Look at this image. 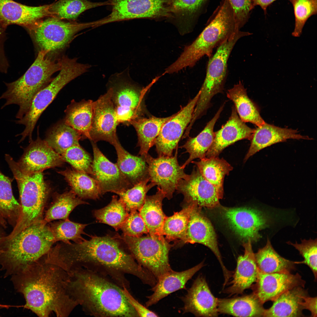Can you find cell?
<instances>
[{
    "label": "cell",
    "instance_id": "11a10c76",
    "mask_svg": "<svg viewBox=\"0 0 317 317\" xmlns=\"http://www.w3.org/2000/svg\"><path fill=\"white\" fill-rule=\"evenodd\" d=\"M122 291L128 301L137 313L139 317H158L155 313L149 310L136 300L125 287L122 288Z\"/></svg>",
    "mask_w": 317,
    "mask_h": 317
},
{
    "label": "cell",
    "instance_id": "ffe728a7",
    "mask_svg": "<svg viewBox=\"0 0 317 317\" xmlns=\"http://www.w3.org/2000/svg\"><path fill=\"white\" fill-rule=\"evenodd\" d=\"M91 141L93 152L91 176L97 182L102 195L109 192L117 194L132 187L116 163L104 156L96 143Z\"/></svg>",
    "mask_w": 317,
    "mask_h": 317
},
{
    "label": "cell",
    "instance_id": "d590c367",
    "mask_svg": "<svg viewBox=\"0 0 317 317\" xmlns=\"http://www.w3.org/2000/svg\"><path fill=\"white\" fill-rule=\"evenodd\" d=\"M224 105L220 107L213 118L207 124L203 129L196 137H190L180 147L186 149L189 154L188 158L181 166L184 169L194 159H201L205 156L206 152L212 144L215 137V124L223 110Z\"/></svg>",
    "mask_w": 317,
    "mask_h": 317
},
{
    "label": "cell",
    "instance_id": "2e32d148",
    "mask_svg": "<svg viewBox=\"0 0 317 317\" xmlns=\"http://www.w3.org/2000/svg\"><path fill=\"white\" fill-rule=\"evenodd\" d=\"M111 91L107 92L94 101L93 115L90 132V141L108 142L114 146L119 141L117 127L119 124L111 99Z\"/></svg>",
    "mask_w": 317,
    "mask_h": 317
},
{
    "label": "cell",
    "instance_id": "7dc6e473",
    "mask_svg": "<svg viewBox=\"0 0 317 317\" xmlns=\"http://www.w3.org/2000/svg\"><path fill=\"white\" fill-rule=\"evenodd\" d=\"M150 181L149 177L134 185L132 187L116 194L123 203L129 213L134 210L139 211L144 204L146 194L152 188L156 186L153 182L147 184Z\"/></svg>",
    "mask_w": 317,
    "mask_h": 317
},
{
    "label": "cell",
    "instance_id": "1f68e13d",
    "mask_svg": "<svg viewBox=\"0 0 317 317\" xmlns=\"http://www.w3.org/2000/svg\"><path fill=\"white\" fill-rule=\"evenodd\" d=\"M263 304L253 293L241 297L218 299L219 313L239 317H263Z\"/></svg>",
    "mask_w": 317,
    "mask_h": 317
},
{
    "label": "cell",
    "instance_id": "816d5d0a",
    "mask_svg": "<svg viewBox=\"0 0 317 317\" xmlns=\"http://www.w3.org/2000/svg\"><path fill=\"white\" fill-rule=\"evenodd\" d=\"M287 243L294 246L299 252L303 258L304 260L301 262H295V264L302 263L308 265L311 269L314 275L315 279L317 278V239H310L301 240L298 244L297 242L293 243L288 242Z\"/></svg>",
    "mask_w": 317,
    "mask_h": 317
},
{
    "label": "cell",
    "instance_id": "30bf717a",
    "mask_svg": "<svg viewBox=\"0 0 317 317\" xmlns=\"http://www.w3.org/2000/svg\"><path fill=\"white\" fill-rule=\"evenodd\" d=\"M122 239L137 262L151 272L157 281L172 270L168 257L172 245L163 235L149 234L132 237L124 235Z\"/></svg>",
    "mask_w": 317,
    "mask_h": 317
},
{
    "label": "cell",
    "instance_id": "680465c9",
    "mask_svg": "<svg viewBox=\"0 0 317 317\" xmlns=\"http://www.w3.org/2000/svg\"><path fill=\"white\" fill-rule=\"evenodd\" d=\"M6 236L1 229L0 228V245L4 240Z\"/></svg>",
    "mask_w": 317,
    "mask_h": 317
},
{
    "label": "cell",
    "instance_id": "83f0119b",
    "mask_svg": "<svg viewBox=\"0 0 317 317\" xmlns=\"http://www.w3.org/2000/svg\"><path fill=\"white\" fill-rule=\"evenodd\" d=\"M204 266V261L187 270L176 272L173 269L166 273L157 280L151 289L153 291L146 296L145 303L148 308L157 303L170 294L181 289H185L186 284L194 275Z\"/></svg>",
    "mask_w": 317,
    "mask_h": 317
},
{
    "label": "cell",
    "instance_id": "9f6ffc18",
    "mask_svg": "<svg viewBox=\"0 0 317 317\" xmlns=\"http://www.w3.org/2000/svg\"><path fill=\"white\" fill-rule=\"evenodd\" d=\"M317 297H311L308 295L305 296L302 305L303 309L309 310L311 313V317L317 316Z\"/></svg>",
    "mask_w": 317,
    "mask_h": 317
},
{
    "label": "cell",
    "instance_id": "91938a15",
    "mask_svg": "<svg viewBox=\"0 0 317 317\" xmlns=\"http://www.w3.org/2000/svg\"><path fill=\"white\" fill-rule=\"evenodd\" d=\"M6 305H1V304H0V308H6Z\"/></svg>",
    "mask_w": 317,
    "mask_h": 317
},
{
    "label": "cell",
    "instance_id": "8992f818",
    "mask_svg": "<svg viewBox=\"0 0 317 317\" xmlns=\"http://www.w3.org/2000/svg\"><path fill=\"white\" fill-rule=\"evenodd\" d=\"M48 53L41 50L23 75L12 82H5L6 89L0 96V100L5 99L6 102L1 109L11 104L18 105L17 119H21L26 113L35 96L47 85L52 75L61 68V58L53 59L47 56Z\"/></svg>",
    "mask_w": 317,
    "mask_h": 317
},
{
    "label": "cell",
    "instance_id": "f5cc1de1",
    "mask_svg": "<svg viewBox=\"0 0 317 317\" xmlns=\"http://www.w3.org/2000/svg\"><path fill=\"white\" fill-rule=\"evenodd\" d=\"M129 213L121 227L124 235L139 237L144 234L148 233V229L137 211Z\"/></svg>",
    "mask_w": 317,
    "mask_h": 317
},
{
    "label": "cell",
    "instance_id": "74e56055",
    "mask_svg": "<svg viewBox=\"0 0 317 317\" xmlns=\"http://www.w3.org/2000/svg\"><path fill=\"white\" fill-rule=\"evenodd\" d=\"M254 257L258 269L263 273H291L295 269V262L279 254L268 237L266 245L254 254Z\"/></svg>",
    "mask_w": 317,
    "mask_h": 317
},
{
    "label": "cell",
    "instance_id": "60d3db41",
    "mask_svg": "<svg viewBox=\"0 0 317 317\" xmlns=\"http://www.w3.org/2000/svg\"><path fill=\"white\" fill-rule=\"evenodd\" d=\"M86 204L88 203L71 190L61 194L56 193L42 220L47 224L55 220L69 219V215L75 207Z\"/></svg>",
    "mask_w": 317,
    "mask_h": 317
},
{
    "label": "cell",
    "instance_id": "f907efd6",
    "mask_svg": "<svg viewBox=\"0 0 317 317\" xmlns=\"http://www.w3.org/2000/svg\"><path fill=\"white\" fill-rule=\"evenodd\" d=\"M209 0H173L170 12L185 20L191 19L200 12Z\"/></svg>",
    "mask_w": 317,
    "mask_h": 317
},
{
    "label": "cell",
    "instance_id": "d6986e66",
    "mask_svg": "<svg viewBox=\"0 0 317 317\" xmlns=\"http://www.w3.org/2000/svg\"><path fill=\"white\" fill-rule=\"evenodd\" d=\"M38 129L36 139L30 142L28 146L24 149L21 157L16 162L19 169L24 174L59 167L64 162L60 155L50 146L44 140L40 138Z\"/></svg>",
    "mask_w": 317,
    "mask_h": 317
},
{
    "label": "cell",
    "instance_id": "8fae6325",
    "mask_svg": "<svg viewBox=\"0 0 317 317\" xmlns=\"http://www.w3.org/2000/svg\"><path fill=\"white\" fill-rule=\"evenodd\" d=\"M107 87L111 91V100L119 123L129 125L132 121L142 117L143 90L132 80L129 68L111 75Z\"/></svg>",
    "mask_w": 317,
    "mask_h": 317
},
{
    "label": "cell",
    "instance_id": "3957f363",
    "mask_svg": "<svg viewBox=\"0 0 317 317\" xmlns=\"http://www.w3.org/2000/svg\"><path fill=\"white\" fill-rule=\"evenodd\" d=\"M72 294L89 315L100 317H137L122 288L109 278L80 268L70 272Z\"/></svg>",
    "mask_w": 317,
    "mask_h": 317
},
{
    "label": "cell",
    "instance_id": "4fadbf2b",
    "mask_svg": "<svg viewBox=\"0 0 317 317\" xmlns=\"http://www.w3.org/2000/svg\"><path fill=\"white\" fill-rule=\"evenodd\" d=\"M112 6L110 14L94 21L95 28L108 23L141 18L168 16V0H107Z\"/></svg>",
    "mask_w": 317,
    "mask_h": 317
},
{
    "label": "cell",
    "instance_id": "d4e9b609",
    "mask_svg": "<svg viewBox=\"0 0 317 317\" xmlns=\"http://www.w3.org/2000/svg\"><path fill=\"white\" fill-rule=\"evenodd\" d=\"M49 6H32L13 0H0V20L6 28L16 24L27 28L45 17H51Z\"/></svg>",
    "mask_w": 317,
    "mask_h": 317
},
{
    "label": "cell",
    "instance_id": "ba28073f",
    "mask_svg": "<svg viewBox=\"0 0 317 317\" xmlns=\"http://www.w3.org/2000/svg\"><path fill=\"white\" fill-rule=\"evenodd\" d=\"M61 68L57 75L48 85L35 96L26 113L21 119L15 121L18 124L25 127L23 131L16 136H21L19 142L28 137L29 142L39 118L43 112L52 102L60 90L68 83L87 71L88 64L78 63L75 58H70L63 56L62 58Z\"/></svg>",
    "mask_w": 317,
    "mask_h": 317
},
{
    "label": "cell",
    "instance_id": "9c48e42d",
    "mask_svg": "<svg viewBox=\"0 0 317 317\" xmlns=\"http://www.w3.org/2000/svg\"><path fill=\"white\" fill-rule=\"evenodd\" d=\"M250 35L249 32L239 31L220 44L214 55L210 58L206 77L194 109L195 115L201 116L209 107L213 97L222 92L227 77V61L231 51L238 40Z\"/></svg>",
    "mask_w": 317,
    "mask_h": 317
},
{
    "label": "cell",
    "instance_id": "8d00e7d4",
    "mask_svg": "<svg viewBox=\"0 0 317 317\" xmlns=\"http://www.w3.org/2000/svg\"><path fill=\"white\" fill-rule=\"evenodd\" d=\"M199 161H192L206 180L216 188L221 199L224 193L223 184L225 177L229 175L233 167L223 158L218 156L205 157Z\"/></svg>",
    "mask_w": 317,
    "mask_h": 317
},
{
    "label": "cell",
    "instance_id": "f1b7e54d",
    "mask_svg": "<svg viewBox=\"0 0 317 317\" xmlns=\"http://www.w3.org/2000/svg\"><path fill=\"white\" fill-rule=\"evenodd\" d=\"M303 288L296 287L282 294L273 301L271 307L265 310L263 317L304 316L302 303L308 294Z\"/></svg>",
    "mask_w": 317,
    "mask_h": 317
},
{
    "label": "cell",
    "instance_id": "52a82bcc",
    "mask_svg": "<svg viewBox=\"0 0 317 317\" xmlns=\"http://www.w3.org/2000/svg\"><path fill=\"white\" fill-rule=\"evenodd\" d=\"M5 159L17 183L21 206L16 223L11 232L7 236V238L10 239L32 224L43 219L49 188L43 171L23 174L11 156L6 154Z\"/></svg>",
    "mask_w": 317,
    "mask_h": 317
},
{
    "label": "cell",
    "instance_id": "bcb514c9",
    "mask_svg": "<svg viewBox=\"0 0 317 317\" xmlns=\"http://www.w3.org/2000/svg\"><path fill=\"white\" fill-rule=\"evenodd\" d=\"M129 213L123 203L116 195L112 196L107 205L95 210L94 213L100 222L108 225L117 231L121 228Z\"/></svg>",
    "mask_w": 317,
    "mask_h": 317
},
{
    "label": "cell",
    "instance_id": "e0dca14e",
    "mask_svg": "<svg viewBox=\"0 0 317 317\" xmlns=\"http://www.w3.org/2000/svg\"><path fill=\"white\" fill-rule=\"evenodd\" d=\"M200 94L199 90L186 106L162 126L154 144L158 156H172L173 150L190 122Z\"/></svg>",
    "mask_w": 317,
    "mask_h": 317
},
{
    "label": "cell",
    "instance_id": "277c9868",
    "mask_svg": "<svg viewBox=\"0 0 317 317\" xmlns=\"http://www.w3.org/2000/svg\"><path fill=\"white\" fill-rule=\"evenodd\" d=\"M55 243L48 225L42 219L13 237H5L0 246V264L5 277L15 274L45 255Z\"/></svg>",
    "mask_w": 317,
    "mask_h": 317
},
{
    "label": "cell",
    "instance_id": "b9f144b4",
    "mask_svg": "<svg viewBox=\"0 0 317 317\" xmlns=\"http://www.w3.org/2000/svg\"><path fill=\"white\" fill-rule=\"evenodd\" d=\"M107 5H110L107 1L92 2L87 0H59L49 4L48 11L51 17L73 20L87 10Z\"/></svg>",
    "mask_w": 317,
    "mask_h": 317
},
{
    "label": "cell",
    "instance_id": "7402d4cb",
    "mask_svg": "<svg viewBox=\"0 0 317 317\" xmlns=\"http://www.w3.org/2000/svg\"><path fill=\"white\" fill-rule=\"evenodd\" d=\"M255 282L253 293L263 304L269 301H274L284 292L294 287L304 288L306 283L298 273L267 274L258 269Z\"/></svg>",
    "mask_w": 317,
    "mask_h": 317
},
{
    "label": "cell",
    "instance_id": "db71d44e",
    "mask_svg": "<svg viewBox=\"0 0 317 317\" xmlns=\"http://www.w3.org/2000/svg\"><path fill=\"white\" fill-rule=\"evenodd\" d=\"M233 11L240 29L248 21L252 10L254 9L252 0H227Z\"/></svg>",
    "mask_w": 317,
    "mask_h": 317
},
{
    "label": "cell",
    "instance_id": "6da1fadb",
    "mask_svg": "<svg viewBox=\"0 0 317 317\" xmlns=\"http://www.w3.org/2000/svg\"><path fill=\"white\" fill-rule=\"evenodd\" d=\"M54 262L68 272L80 268L92 270L109 278L122 288L129 287L127 274L137 277L149 286L155 281L151 272L124 250L118 240L108 235L92 236L77 243L60 245Z\"/></svg>",
    "mask_w": 317,
    "mask_h": 317
},
{
    "label": "cell",
    "instance_id": "4316f807",
    "mask_svg": "<svg viewBox=\"0 0 317 317\" xmlns=\"http://www.w3.org/2000/svg\"><path fill=\"white\" fill-rule=\"evenodd\" d=\"M296 130L282 128L265 123L258 127L251 139V144L244 159L245 162L250 157L267 147L289 139L311 140L308 136L298 134Z\"/></svg>",
    "mask_w": 317,
    "mask_h": 317
},
{
    "label": "cell",
    "instance_id": "ac0fdd59",
    "mask_svg": "<svg viewBox=\"0 0 317 317\" xmlns=\"http://www.w3.org/2000/svg\"><path fill=\"white\" fill-rule=\"evenodd\" d=\"M176 190L182 194L187 204L213 208L220 205L221 199L215 187L206 180L196 166L190 175L178 182Z\"/></svg>",
    "mask_w": 317,
    "mask_h": 317
},
{
    "label": "cell",
    "instance_id": "7a4b0ae2",
    "mask_svg": "<svg viewBox=\"0 0 317 317\" xmlns=\"http://www.w3.org/2000/svg\"><path fill=\"white\" fill-rule=\"evenodd\" d=\"M11 276L15 289L24 296L23 307L38 316L54 313L68 317L78 305L71 292L68 273L42 257Z\"/></svg>",
    "mask_w": 317,
    "mask_h": 317
},
{
    "label": "cell",
    "instance_id": "e575fe53",
    "mask_svg": "<svg viewBox=\"0 0 317 317\" xmlns=\"http://www.w3.org/2000/svg\"><path fill=\"white\" fill-rule=\"evenodd\" d=\"M227 96L234 103L238 116L242 121L250 122L257 127L265 123L258 107L248 97L247 90L240 81L227 90Z\"/></svg>",
    "mask_w": 317,
    "mask_h": 317
},
{
    "label": "cell",
    "instance_id": "44dd1931",
    "mask_svg": "<svg viewBox=\"0 0 317 317\" xmlns=\"http://www.w3.org/2000/svg\"><path fill=\"white\" fill-rule=\"evenodd\" d=\"M185 243H199L208 247L215 254L221 266L224 277H228L231 271L223 262L218 248L216 235L210 221L202 214L201 208L192 204Z\"/></svg>",
    "mask_w": 317,
    "mask_h": 317
},
{
    "label": "cell",
    "instance_id": "5b68a950",
    "mask_svg": "<svg viewBox=\"0 0 317 317\" xmlns=\"http://www.w3.org/2000/svg\"><path fill=\"white\" fill-rule=\"evenodd\" d=\"M208 22L195 40L186 46L177 60L167 68L169 73L193 67L204 55L210 58L214 48L240 30L227 0H222Z\"/></svg>",
    "mask_w": 317,
    "mask_h": 317
},
{
    "label": "cell",
    "instance_id": "603a6c76",
    "mask_svg": "<svg viewBox=\"0 0 317 317\" xmlns=\"http://www.w3.org/2000/svg\"><path fill=\"white\" fill-rule=\"evenodd\" d=\"M181 299L184 304L181 308L183 313H190L198 317L218 316V299L213 295L202 275L198 276Z\"/></svg>",
    "mask_w": 317,
    "mask_h": 317
},
{
    "label": "cell",
    "instance_id": "cb8c5ba5",
    "mask_svg": "<svg viewBox=\"0 0 317 317\" xmlns=\"http://www.w3.org/2000/svg\"><path fill=\"white\" fill-rule=\"evenodd\" d=\"M254 130L241 119L233 106L228 120L220 129L215 132L213 141L205 156H218L225 149L235 142L244 139L251 140Z\"/></svg>",
    "mask_w": 317,
    "mask_h": 317
},
{
    "label": "cell",
    "instance_id": "ee69618b",
    "mask_svg": "<svg viewBox=\"0 0 317 317\" xmlns=\"http://www.w3.org/2000/svg\"><path fill=\"white\" fill-rule=\"evenodd\" d=\"M192 204H187L181 211L167 217L162 228L163 235L168 240L180 239L185 242Z\"/></svg>",
    "mask_w": 317,
    "mask_h": 317
},
{
    "label": "cell",
    "instance_id": "7bdbcfd3",
    "mask_svg": "<svg viewBox=\"0 0 317 317\" xmlns=\"http://www.w3.org/2000/svg\"><path fill=\"white\" fill-rule=\"evenodd\" d=\"M12 181L0 170V216L14 227L20 215L21 206L14 196Z\"/></svg>",
    "mask_w": 317,
    "mask_h": 317
},
{
    "label": "cell",
    "instance_id": "c3c4849f",
    "mask_svg": "<svg viewBox=\"0 0 317 317\" xmlns=\"http://www.w3.org/2000/svg\"><path fill=\"white\" fill-rule=\"evenodd\" d=\"M292 4L295 17V27L292 35H301L306 22L317 13V0H287Z\"/></svg>",
    "mask_w": 317,
    "mask_h": 317
},
{
    "label": "cell",
    "instance_id": "484cf974",
    "mask_svg": "<svg viewBox=\"0 0 317 317\" xmlns=\"http://www.w3.org/2000/svg\"><path fill=\"white\" fill-rule=\"evenodd\" d=\"M251 243L249 240L244 242V254L238 258L236 268L232 275L230 285L223 291L224 293L230 296L241 294L255 282L258 269Z\"/></svg>",
    "mask_w": 317,
    "mask_h": 317
},
{
    "label": "cell",
    "instance_id": "d6a6232c",
    "mask_svg": "<svg viewBox=\"0 0 317 317\" xmlns=\"http://www.w3.org/2000/svg\"><path fill=\"white\" fill-rule=\"evenodd\" d=\"M174 115L163 118L140 117L131 122V125L135 129L138 136L139 155L144 156L148 154L149 149L154 145L163 125Z\"/></svg>",
    "mask_w": 317,
    "mask_h": 317
},
{
    "label": "cell",
    "instance_id": "4dcf8cb0",
    "mask_svg": "<svg viewBox=\"0 0 317 317\" xmlns=\"http://www.w3.org/2000/svg\"><path fill=\"white\" fill-rule=\"evenodd\" d=\"M113 146L117 156L116 164L131 185L133 186L149 177L148 165L144 156L131 154L123 148L119 141Z\"/></svg>",
    "mask_w": 317,
    "mask_h": 317
},
{
    "label": "cell",
    "instance_id": "ab89813d",
    "mask_svg": "<svg viewBox=\"0 0 317 317\" xmlns=\"http://www.w3.org/2000/svg\"><path fill=\"white\" fill-rule=\"evenodd\" d=\"M80 139V135L63 119L48 130L44 140L55 151L61 155L69 148L79 144Z\"/></svg>",
    "mask_w": 317,
    "mask_h": 317
},
{
    "label": "cell",
    "instance_id": "f35d334b",
    "mask_svg": "<svg viewBox=\"0 0 317 317\" xmlns=\"http://www.w3.org/2000/svg\"><path fill=\"white\" fill-rule=\"evenodd\" d=\"M58 172L64 177L71 190L81 199H96L102 195L97 182L89 174L70 168Z\"/></svg>",
    "mask_w": 317,
    "mask_h": 317
},
{
    "label": "cell",
    "instance_id": "7c38bea8",
    "mask_svg": "<svg viewBox=\"0 0 317 317\" xmlns=\"http://www.w3.org/2000/svg\"><path fill=\"white\" fill-rule=\"evenodd\" d=\"M93 26V22H65L50 17L41 19L26 28L41 50L49 53L63 48L77 33Z\"/></svg>",
    "mask_w": 317,
    "mask_h": 317
},
{
    "label": "cell",
    "instance_id": "6f0895ef",
    "mask_svg": "<svg viewBox=\"0 0 317 317\" xmlns=\"http://www.w3.org/2000/svg\"><path fill=\"white\" fill-rule=\"evenodd\" d=\"M277 0H252V5L254 8L256 6H259L263 11L264 14L266 15L268 7Z\"/></svg>",
    "mask_w": 317,
    "mask_h": 317
},
{
    "label": "cell",
    "instance_id": "681fc988",
    "mask_svg": "<svg viewBox=\"0 0 317 317\" xmlns=\"http://www.w3.org/2000/svg\"><path fill=\"white\" fill-rule=\"evenodd\" d=\"M60 156L74 169L91 175L93 159L79 144L69 148Z\"/></svg>",
    "mask_w": 317,
    "mask_h": 317
},
{
    "label": "cell",
    "instance_id": "5bb4252c",
    "mask_svg": "<svg viewBox=\"0 0 317 317\" xmlns=\"http://www.w3.org/2000/svg\"><path fill=\"white\" fill-rule=\"evenodd\" d=\"M222 214L230 227L244 242L258 241L262 237L259 231L268 227L271 222L267 214L252 208H225Z\"/></svg>",
    "mask_w": 317,
    "mask_h": 317
},
{
    "label": "cell",
    "instance_id": "836d02e7",
    "mask_svg": "<svg viewBox=\"0 0 317 317\" xmlns=\"http://www.w3.org/2000/svg\"><path fill=\"white\" fill-rule=\"evenodd\" d=\"M157 189L155 194L146 196L139 213L149 234L163 235V227L167 217L162 210V203L165 196L160 188Z\"/></svg>",
    "mask_w": 317,
    "mask_h": 317
},
{
    "label": "cell",
    "instance_id": "f6af8a7d",
    "mask_svg": "<svg viewBox=\"0 0 317 317\" xmlns=\"http://www.w3.org/2000/svg\"><path fill=\"white\" fill-rule=\"evenodd\" d=\"M55 242L61 241L65 244H71L70 241L79 243L85 239L81 235L85 234L84 230L87 224L72 222L69 219L61 220L48 225Z\"/></svg>",
    "mask_w": 317,
    "mask_h": 317
},
{
    "label": "cell",
    "instance_id": "f546056e",
    "mask_svg": "<svg viewBox=\"0 0 317 317\" xmlns=\"http://www.w3.org/2000/svg\"><path fill=\"white\" fill-rule=\"evenodd\" d=\"M93 102L91 100H83L77 102L72 100L64 111L65 123L80 135L81 140L90 139Z\"/></svg>",
    "mask_w": 317,
    "mask_h": 317
},
{
    "label": "cell",
    "instance_id": "9a60e30c",
    "mask_svg": "<svg viewBox=\"0 0 317 317\" xmlns=\"http://www.w3.org/2000/svg\"><path fill=\"white\" fill-rule=\"evenodd\" d=\"M178 146L173 156L152 157L148 154L144 156L148 166L151 182L161 189L165 197L171 199L179 181L188 174L177 160Z\"/></svg>",
    "mask_w": 317,
    "mask_h": 317
}]
</instances>
